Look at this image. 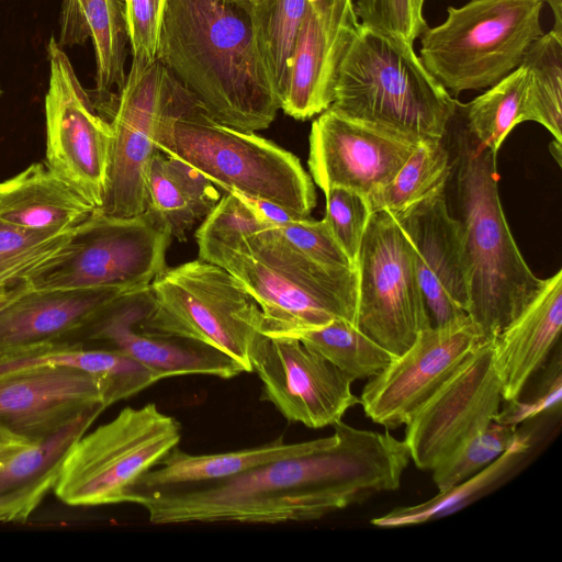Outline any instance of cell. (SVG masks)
I'll list each match as a JSON object with an SVG mask.
<instances>
[{"instance_id":"cell-2","label":"cell","mask_w":562,"mask_h":562,"mask_svg":"<svg viewBox=\"0 0 562 562\" xmlns=\"http://www.w3.org/2000/svg\"><path fill=\"white\" fill-rule=\"evenodd\" d=\"M157 59L212 119L228 127L266 130L280 109L250 9L233 0H166Z\"/></svg>"},{"instance_id":"cell-6","label":"cell","mask_w":562,"mask_h":562,"mask_svg":"<svg viewBox=\"0 0 562 562\" xmlns=\"http://www.w3.org/2000/svg\"><path fill=\"white\" fill-rule=\"evenodd\" d=\"M458 100L414 45L360 24L338 70L330 109L418 140L442 139Z\"/></svg>"},{"instance_id":"cell-16","label":"cell","mask_w":562,"mask_h":562,"mask_svg":"<svg viewBox=\"0 0 562 562\" xmlns=\"http://www.w3.org/2000/svg\"><path fill=\"white\" fill-rule=\"evenodd\" d=\"M485 341L468 315L420 330L403 353L364 385L359 403L366 415L386 429L405 425Z\"/></svg>"},{"instance_id":"cell-3","label":"cell","mask_w":562,"mask_h":562,"mask_svg":"<svg viewBox=\"0 0 562 562\" xmlns=\"http://www.w3.org/2000/svg\"><path fill=\"white\" fill-rule=\"evenodd\" d=\"M456 198L463 228L469 277L467 314L485 340L512 323L540 291L505 218L496 155L464 130L456 136Z\"/></svg>"},{"instance_id":"cell-4","label":"cell","mask_w":562,"mask_h":562,"mask_svg":"<svg viewBox=\"0 0 562 562\" xmlns=\"http://www.w3.org/2000/svg\"><path fill=\"white\" fill-rule=\"evenodd\" d=\"M271 226L247 236L195 238L199 258L246 288L261 308L262 334L289 336L336 319L356 325L357 269L318 263L289 247Z\"/></svg>"},{"instance_id":"cell-35","label":"cell","mask_w":562,"mask_h":562,"mask_svg":"<svg viewBox=\"0 0 562 562\" xmlns=\"http://www.w3.org/2000/svg\"><path fill=\"white\" fill-rule=\"evenodd\" d=\"M289 336L325 357L353 381L379 374L395 357L355 324L342 319Z\"/></svg>"},{"instance_id":"cell-48","label":"cell","mask_w":562,"mask_h":562,"mask_svg":"<svg viewBox=\"0 0 562 562\" xmlns=\"http://www.w3.org/2000/svg\"><path fill=\"white\" fill-rule=\"evenodd\" d=\"M0 95H1V88H0Z\"/></svg>"},{"instance_id":"cell-9","label":"cell","mask_w":562,"mask_h":562,"mask_svg":"<svg viewBox=\"0 0 562 562\" xmlns=\"http://www.w3.org/2000/svg\"><path fill=\"white\" fill-rule=\"evenodd\" d=\"M180 439V423L160 412L156 404L126 406L71 445L54 492L69 506L126 503L137 480L177 447Z\"/></svg>"},{"instance_id":"cell-39","label":"cell","mask_w":562,"mask_h":562,"mask_svg":"<svg viewBox=\"0 0 562 562\" xmlns=\"http://www.w3.org/2000/svg\"><path fill=\"white\" fill-rule=\"evenodd\" d=\"M425 0H355L361 25L398 38L409 45L428 26Z\"/></svg>"},{"instance_id":"cell-42","label":"cell","mask_w":562,"mask_h":562,"mask_svg":"<svg viewBox=\"0 0 562 562\" xmlns=\"http://www.w3.org/2000/svg\"><path fill=\"white\" fill-rule=\"evenodd\" d=\"M562 397V376L560 362L551 373L537 396L521 401L519 397L507 402V405L499 409L494 422L518 427L519 424L537 417L538 415L559 407Z\"/></svg>"},{"instance_id":"cell-46","label":"cell","mask_w":562,"mask_h":562,"mask_svg":"<svg viewBox=\"0 0 562 562\" xmlns=\"http://www.w3.org/2000/svg\"><path fill=\"white\" fill-rule=\"evenodd\" d=\"M308 2L313 10L322 13L330 9L337 0H308Z\"/></svg>"},{"instance_id":"cell-12","label":"cell","mask_w":562,"mask_h":562,"mask_svg":"<svg viewBox=\"0 0 562 562\" xmlns=\"http://www.w3.org/2000/svg\"><path fill=\"white\" fill-rule=\"evenodd\" d=\"M178 81L158 60L131 65L122 89L106 108L112 131L104 193L95 213L137 216L147 207V179L156 138Z\"/></svg>"},{"instance_id":"cell-30","label":"cell","mask_w":562,"mask_h":562,"mask_svg":"<svg viewBox=\"0 0 562 562\" xmlns=\"http://www.w3.org/2000/svg\"><path fill=\"white\" fill-rule=\"evenodd\" d=\"M451 173L452 160L442 139L420 140L395 176L368 199L371 212L386 211L398 218L445 194Z\"/></svg>"},{"instance_id":"cell-45","label":"cell","mask_w":562,"mask_h":562,"mask_svg":"<svg viewBox=\"0 0 562 562\" xmlns=\"http://www.w3.org/2000/svg\"><path fill=\"white\" fill-rule=\"evenodd\" d=\"M547 2L553 14V29L562 34V0H543Z\"/></svg>"},{"instance_id":"cell-43","label":"cell","mask_w":562,"mask_h":562,"mask_svg":"<svg viewBox=\"0 0 562 562\" xmlns=\"http://www.w3.org/2000/svg\"><path fill=\"white\" fill-rule=\"evenodd\" d=\"M32 443L33 441L0 425V464Z\"/></svg>"},{"instance_id":"cell-31","label":"cell","mask_w":562,"mask_h":562,"mask_svg":"<svg viewBox=\"0 0 562 562\" xmlns=\"http://www.w3.org/2000/svg\"><path fill=\"white\" fill-rule=\"evenodd\" d=\"M529 448V437L519 434L503 454L476 474L438 492L424 503L396 507L385 515L373 518L371 524L379 528H401L448 516L490 491L522 460Z\"/></svg>"},{"instance_id":"cell-28","label":"cell","mask_w":562,"mask_h":562,"mask_svg":"<svg viewBox=\"0 0 562 562\" xmlns=\"http://www.w3.org/2000/svg\"><path fill=\"white\" fill-rule=\"evenodd\" d=\"M316 442L317 439L285 443L280 438L254 448L212 454H191L177 446L158 462V468L145 472L128 494L226 479L265 463L305 453Z\"/></svg>"},{"instance_id":"cell-40","label":"cell","mask_w":562,"mask_h":562,"mask_svg":"<svg viewBox=\"0 0 562 562\" xmlns=\"http://www.w3.org/2000/svg\"><path fill=\"white\" fill-rule=\"evenodd\" d=\"M279 238L299 254L328 267L357 269L334 238L324 220H295L271 226Z\"/></svg>"},{"instance_id":"cell-24","label":"cell","mask_w":562,"mask_h":562,"mask_svg":"<svg viewBox=\"0 0 562 562\" xmlns=\"http://www.w3.org/2000/svg\"><path fill=\"white\" fill-rule=\"evenodd\" d=\"M42 364H68L95 375L105 387V405L134 396L160 380L125 352L75 340L47 341L0 350V378Z\"/></svg>"},{"instance_id":"cell-11","label":"cell","mask_w":562,"mask_h":562,"mask_svg":"<svg viewBox=\"0 0 562 562\" xmlns=\"http://www.w3.org/2000/svg\"><path fill=\"white\" fill-rule=\"evenodd\" d=\"M357 271V328L392 355L403 353L431 321L417 278L414 247L391 213H371Z\"/></svg>"},{"instance_id":"cell-8","label":"cell","mask_w":562,"mask_h":562,"mask_svg":"<svg viewBox=\"0 0 562 562\" xmlns=\"http://www.w3.org/2000/svg\"><path fill=\"white\" fill-rule=\"evenodd\" d=\"M138 328L211 347L252 372L249 353L262 333L256 300L228 271L196 259L166 268L148 286Z\"/></svg>"},{"instance_id":"cell-19","label":"cell","mask_w":562,"mask_h":562,"mask_svg":"<svg viewBox=\"0 0 562 562\" xmlns=\"http://www.w3.org/2000/svg\"><path fill=\"white\" fill-rule=\"evenodd\" d=\"M396 220L415 250L417 278L431 326L468 315L463 228L460 220L449 214L445 194L418 204Z\"/></svg>"},{"instance_id":"cell-17","label":"cell","mask_w":562,"mask_h":562,"mask_svg":"<svg viewBox=\"0 0 562 562\" xmlns=\"http://www.w3.org/2000/svg\"><path fill=\"white\" fill-rule=\"evenodd\" d=\"M419 142L328 108L312 124L307 164L322 191L341 187L370 199Z\"/></svg>"},{"instance_id":"cell-14","label":"cell","mask_w":562,"mask_h":562,"mask_svg":"<svg viewBox=\"0 0 562 562\" xmlns=\"http://www.w3.org/2000/svg\"><path fill=\"white\" fill-rule=\"evenodd\" d=\"M502 401L493 340H488L480 345L405 424L404 441L416 468L434 470L494 422Z\"/></svg>"},{"instance_id":"cell-7","label":"cell","mask_w":562,"mask_h":562,"mask_svg":"<svg viewBox=\"0 0 562 562\" xmlns=\"http://www.w3.org/2000/svg\"><path fill=\"white\" fill-rule=\"evenodd\" d=\"M543 0H469L449 5L446 20L420 34L419 57L457 97L487 89L520 66L528 46L543 34Z\"/></svg>"},{"instance_id":"cell-20","label":"cell","mask_w":562,"mask_h":562,"mask_svg":"<svg viewBox=\"0 0 562 562\" xmlns=\"http://www.w3.org/2000/svg\"><path fill=\"white\" fill-rule=\"evenodd\" d=\"M148 306V288L122 297L81 334L80 342L101 341L119 349L155 371L160 380L191 374L232 379L245 372L235 360L211 347L139 329Z\"/></svg>"},{"instance_id":"cell-37","label":"cell","mask_w":562,"mask_h":562,"mask_svg":"<svg viewBox=\"0 0 562 562\" xmlns=\"http://www.w3.org/2000/svg\"><path fill=\"white\" fill-rule=\"evenodd\" d=\"M518 436L517 427L493 422L431 470L436 487L440 492L476 474L503 454Z\"/></svg>"},{"instance_id":"cell-10","label":"cell","mask_w":562,"mask_h":562,"mask_svg":"<svg viewBox=\"0 0 562 562\" xmlns=\"http://www.w3.org/2000/svg\"><path fill=\"white\" fill-rule=\"evenodd\" d=\"M171 238L169 227L149 210L126 218L94 212L65 249L23 283L27 290L113 288L137 293L167 268Z\"/></svg>"},{"instance_id":"cell-41","label":"cell","mask_w":562,"mask_h":562,"mask_svg":"<svg viewBox=\"0 0 562 562\" xmlns=\"http://www.w3.org/2000/svg\"><path fill=\"white\" fill-rule=\"evenodd\" d=\"M132 64L157 59L158 36L166 0H124Z\"/></svg>"},{"instance_id":"cell-1","label":"cell","mask_w":562,"mask_h":562,"mask_svg":"<svg viewBox=\"0 0 562 562\" xmlns=\"http://www.w3.org/2000/svg\"><path fill=\"white\" fill-rule=\"evenodd\" d=\"M310 451L226 479L130 493L153 525L282 524L321 519L370 497L396 491L411 457L387 430L342 420Z\"/></svg>"},{"instance_id":"cell-13","label":"cell","mask_w":562,"mask_h":562,"mask_svg":"<svg viewBox=\"0 0 562 562\" xmlns=\"http://www.w3.org/2000/svg\"><path fill=\"white\" fill-rule=\"evenodd\" d=\"M45 97V166L95 210L104 193L112 131L80 83L68 56L50 37Z\"/></svg>"},{"instance_id":"cell-36","label":"cell","mask_w":562,"mask_h":562,"mask_svg":"<svg viewBox=\"0 0 562 562\" xmlns=\"http://www.w3.org/2000/svg\"><path fill=\"white\" fill-rule=\"evenodd\" d=\"M83 223L58 231H36L0 220V288L25 281L52 261Z\"/></svg>"},{"instance_id":"cell-34","label":"cell","mask_w":562,"mask_h":562,"mask_svg":"<svg viewBox=\"0 0 562 562\" xmlns=\"http://www.w3.org/2000/svg\"><path fill=\"white\" fill-rule=\"evenodd\" d=\"M308 0H263L250 9L260 57L280 101Z\"/></svg>"},{"instance_id":"cell-15","label":"cell","mask_w":562,"mask_h":562,"mask_svg":"<svg viewBox=\"0 0 562 562\" xmlns=\"http://www.w3.org/2000/svg\"><path fill=\"white\" fill-rule=\"evenodd\" d=\"M249 360L261 381V401L290 423L331 426L359 403L351 391L353 380L297 338L261 333Z\"/></svg>"},{"instance_id":"cell-21","label":"cell","mask_w":562,"mask_h":562,"mask_svg":"<svg viewBox=\"0 0 562 562\" xmlns=\"http://www.w3.org/2000/svg\"><path fill=\"white\" fill-rule=\"evenodd\" d=\"M359 26L355 0H337L322 13L308 4L280 101L285 114L307 120L331 105L340 64Z\"/></svg>"},{"instance_id":"cell-5","label":"cell","mask_w":562,"mask_h":562,"mask_svg":"<svg viewBox=\"0 0 562 562\" xmlns=\"http://www.w3.org/2000/svg\"><path fill=\"white\" fill-rule=\"evenodd\" d=\"M156 148L195 168L225 192L272 202L302 217L316 205L313 180L296 156L254 132L215 121L179 82Z\"/></svg>"},{"instance_id":"cell-18","label":"cell","mask_w":562,"mask_h":562,"mask_svg":"<svg viewBox=\"0 0 562 562\" xmlns=\"http://www.w3.org/2000/svg\"><path fill=\"white\" fill-rule=\"evenodd\" d=\"M105 408L102 381L74 366L42 364L0 378V425L33 442Z\"/></svg>"},{"instance_id":"cell-33","label":"cell","mask_w":562,"mask_h":562,"mask_svg":"<svg viewBox=\"0 0 562 562\" xmlns=\"http://www.w3.org/2000/svg\"><path fill=\"white\" fill-rule=\"evenodd\" d=\"M520 65L529 76L524 121L541 124L562 143V34L543 33L528 46Z\"/></svg>"},{"instance_id":"cell-29","label":"cell","mask_w":562,"mask_h":562,"mask_svg":"<svg viewBox=\"0 0 562 562\" xmlns=\"http://www.w3.org/2000/svg\"><path fill=\"white\" fill-rule=\"evenodd\" d=\"M221 195L199 170L156 151L147 179V207L169 227L171 236L186 240L187 232L203 221Z\"/></svg>"},{"instance_id":"cell-38","label":"cell","mask_w":562,"mask_h":562,"mask_svg":"<svg viewBox=\"0 0 562 562\" xmlns=\"http://www.w3.org/2000/svg\"><path fill=\"white\" fill-rule=\"evenodd\" d=\"M326 213L323 218L336 241L356 263L364 232L371 216L368 199L341 187L323 191Z\"/></svg>"},{"instance_id":"cell-22","label":"cell","mask_w":562,"mask_h":562,"mask_svg":"<svg viewBox=\"0 0 562 562\" xmlns=\"http://www.w3.org/2000/svg\"><path fill=\"white\" fill-rule=\"evenodd\" d=\"M126 295L113 288L27 290L25 286L0 311V350L47 341H76L77 335Z\"/></svg>"},{"instance_id":"cell-26","label":"cell","mask_w":562,"mask_h":562,"mask_svg":"<svg viewBox=\"0 0 562 562\" xmlns=\"http://www.w3.org/2000/svg\"><path fill=\"white\" fill-rule=\"evenodd\" d=\"M61 47L92 40L95 55V91L108 106L122 89L128 43L124 0H63L59 19Z\"/></svg>"},{"instance_id":"cell-47","label":"cell","mask_w":562,"mask_h":562,"mask_svg":"<svg viewBox=\"0 0 562 562\" xmlns=\"http://www.w3.org/2000/svg\"><path fill=\"white\" fill-rule=\"evenodd\" d=\"M233 1L244 5L246 8L251 9V8L256 7L257 4H259L260 2H262L263 0H233Z\"/></svg>"},{"instance_id":"cell-44","label":"cell","mask_w":562,"mask_h":562,"mask_svg":"<svg viewBox=\"0 0 562 562\" xmlns=\"http://www.w3.org/2000/svg\"><path fill=\"white\" fill-rule=\"evenodd\" d=\"M24 289L23 282L15 284V286L11 289L0 288V311L19 296Z\"/></svg>"},{"instance_id":"cell-32","label":"cell","mask_w":562,"mask_h":562,"mask_svg":"<svg viewBox=\"0 0 562 562\" xmlns=\"http://www.w3.org/2000/svg\"><path fill=\"white\" fill-rule=\"evenodd\" d=\"M528 82V72L520 65L469 103L458 102L456 113L463 119V130L497 156L513 128L525 122Z\"/></svg>"},{"instance_id":"cell-27","label":"cell","mask_w":562,"mask_h":562,"mask_svg":"<svg viewBox=\"0 0 562 562\" xmlns=\"http://www.w3.org/2000/svg\"><path fill=\"white\" fill-rule=\"evenodd\" d=\"M95 209L45 164H32L0 182V220L36 231L78 226Z\"/></svg>"},{"instance_id":"cell-25","label":"cell","mask_w":562,"mask_h":562,"mask_svg":"<svg viewBox=\"0 0 562 562\" xmlns=\"http://www.w3.org/2000/svg\"><path fill=\"white\" fill-rule=\"evenodd\" d=\"M103 409L86 412L59 431L0 464V522H25L54 490L65 456Z\"/></svg>"},{"instance_id":"cell-23","label":"cell","mask_w":562,"mask_h":562,"mask_svg":"<svg viewBox=\"0 0 562 562\" xmlns=\"http://www.w3.org/2000/svg\"><path fill=\"white\" fill-rule=\"evenodd\" d=\"M562 327V270L544 282L527 307L493 340L494 363L503 400L520 397L528 380L539 370Z\"/></svg>"}]
</instances>
